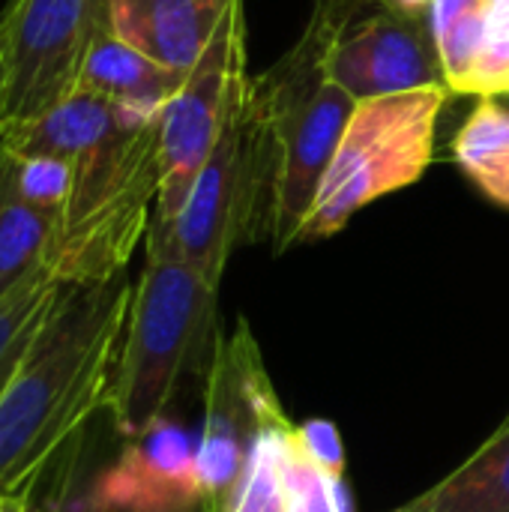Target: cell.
Instances as JSON below:
<instances>
[{
    "label": "cell",
    "mask_w": 509,
    "mask_h": 512,
    "mask_svg": "<svg viewBox=\"0 0 509 512\" xmlns=\"http://www.w3.org/2000/svg\"><path fill=\"white\" fill-rule=\"evenodd\" d=\"M135 285L60 282L0 399V501L18 504L48 462L111 405Z\"/></svg>",
    "instance_id": "obj_1"
},
{
    "label": "cell",
    "mask_w": 509,
    "mask_h": 512,
    "mask_svg": "<svg viewBox=\"0 0 509 512\" xmlns=\"http://www.w3.org/2000/svg\"><path fill=\"white\" fill-rule=\"evenodd\" d=\"M279 147L276 129L255 96L252 75L240 72L219 138L168 225L147 228V243L162 246L219 288L225 264L240 243L270 240Z\"/></svg>",
    "instance_id": "obj_2"
},
{
    "label": "cell",
    "mask_w": 509,
    "mask_h": 512,
    "mask_svg": "<svg viewBox=\"0 0 509 512\" xmlns=\"http://www.w3.org/2000/svg\"><path fill=\"white\" fill-rule=\"evenodd\" d=\"M162 111H129L123 123L81 153L48 255L57 282H102L126 273L147 237L162 186Z\"/></svg>",
    "instance_id": "obj_3"
},
{
    "label": "cell",
    "mask_w": 509,
    "mask_h": 512,
    "mask_svg": "<svg viewBox=\"0 0 509 512\" xmlns=\"http://www.w3.org/2000/svg\"><path fill=\"white\" fill-rule=\"evenodd\" d=\"M216 291L183 258L147 243L108 405L123 441H141L165 420L177 381L213 324Z\"/></svg>",
    "instance_id": "obj_4"
},
{
    "label": "cell",
    "mask_w": 509,
    "mask_h": 512,
    "mask_svg": "<svg viewBox=\"0 0 509 512\" xmlns=\"http://www.w3.org/2000/svg\"><path fill=\"white\" fill-rule=\"evenodd\" d=\"M450 87H417L360 99L297 243L339 234L366 204L417 183L435 153V129Z\"/></svg>",
    "instance_id": "obj_5"
},
{
    "label": "cell",
    "mask_w": 509,
    "mask_h": 512,
    "mask_svg": "<svg viewBox=\"0 0 509 512\" xmlns=\"http://www.w3.org/2000/svg\"><path fill=\"white\" fill-rule=\"evenodd\" d=\"M252 87L276 129L279 168L270 246L273 252H285L297 246L357 99L327 72L267 69L252 78Z\"/></svg>",
    "instance_id": "obj_6"
},
{
    "label": "cell",
    "mask_w": 509,
    "mask_h": 512,
    "mask_svg": "<svg viewBox=\"0 0 509 512\" xmlns=\"http://www.w3.org/2000/svg\"><path fill=\"white\" fill-rule=\"evenodd\" d=\"M108 24V0H9L0 15V132L33 123L75 96L90 45Z\"/></svg>",
    "instance_id": "obj_7"
},
{
    "label": "cell",
    "mask_w": 509,
    "mask_h": 512,
    "mask_svg": "<svg viewBox=\"0 0 509 512\" xmlns=\"http://www.w3.org/2000/svg\"><path fill=\"white\" fill-rule=\"evenodd\" d=\"M288 420L249 324L240 318L216 342L204 390V429L195 447L201 495L210 512H228L258 435Z\"/></svg>",
    "instance_id": "obj_8"
},
{
    "label": "cell",
    "mask_w": 509,
    "mask_h": 512,
    "mask_svg": "<svg viewBox=\"0 0 509 512\" xmlns=\"http://www.w3.org/2000/svg\"><path fill=\"white\" fill-rule=\"evenodd\" d=\"M240 72H246V12L243 0H231L207 51L186 72L177 96L162 108V186L150 219L153 225H168L183 210L219 138Z\"/></svg>",
    "instance_id": "obj_9"
},
{
    "label": "cell",
    "mask_w": 509,
    "mask_h": 512,
    "mask_svg": "<svg viewBox=\"0 0 509 512\" xmlns=\"http://www.w3.org/2000/svg\"><path fill=\"white\" fill-rule=\"evenodd\" d=\"M330 78L357 102L417 87H447L429 12L381 6L366 21L357 18L330 57Z\"/></svg>",
    "instance_id": "obj_10"
},
{
    "label": "cell",
    "mask_w": 509,
    "mask_h": 512,
    "mask_svg": "<svg viewBox=\"0 0 509 512\" xmlns=\"http://www.w3.org/2000/svg\"><path fill=\"white\" fill-rule=\"evenodd\" d=\"M429 21L450 93L509 96V0H432Z\"/></svg>",
    "instance_id": "obj_11"
},
{
    "label": "cell",
    "mask_w": 509,
    "mask_h": 512,
    "mask_svg": "<svg viewBox=\"0 0 509 512\" xmlns=\"http://www.w3.org/2000/svg\"><path fill=\"white\" fill-rule=\"evenodd\" d=\"M228 6L231 0H108L114 36L174 72L201 60Z\"/></svg>",
    "instance_id": "obj_12"
},
{
    "label": "cell",
    "mask_w": 509,
    "mask_h": 512,
    "mask_svg": "<svg viewBox=\"0 0 509 512\" xmlns=\"http://www.w3.org/2000/svg\"><path fill=\"white\" fill-rule=\"evenodd\" d=\"M39 477H51L54 492L36 512H210L204 501L174 498L135 483L120 459L87 474L81 435H75Z\"/></svg>",
    "instance_id": "obj_13"
},
{
    "label": "cell",
    "mask_w": 509,
    "mask_h": 512,
    "mask_svg": "<svg viewBox=\"0 0 509 512\" xmlns=\"http://www.w3.org/2000/svg\"><path fill=\"white\" fill-rule=\"evenodd\" d=\"M60 210L39 201L24 183V162L0 147V300L24 279L48 270Z\"/></svg>",
    "instance_id": "obj_14"
},
{
    "label": "cell",
    "mask_w": 509,
    "mask_h": 512,
    "mask_svg": "<svg viewBox=\"0 0 509 512\" xmlns=\"http://www.w3.org/2000/svg\"><path fill=\"white\" fill-rule=\"evenodd\" d=\"M186 72L165 69L114 36L111 24L90 45L78 90L96 93L126 111L159 114L183 87Z\"/></svg>",
    "instance_id": "obj_15"
},
{
    "label": "cell",
    "mask_w": 509,
    "mask_h": 512,
    "mask_svg": "<svg viewBox=\"0 0 509 512\" xmlns=\"http://www.w3.org/2000/svg\"><path fill=\"white\" fill-rule=\"evenodd\" d=\"M129 111L96 96L87 90H78L72 99L48 111L45 117L9 126L0 132V147L21 159H57L72 165L81 153H87L93 144H99L105 135H111Z\"/></svg>",
    "instance_id": "obj_16"
},
{
    "label": "cell",
    "mask_w": 509,
    "mask_h": 512,
    "mask_svg": "<svg viewBox=\"0 0 509 512\" xmlns=\"http://www.w3.org/2000/svg\"><path fill=\"white\" fill-rule=\"evenodd\" d=\"M387 512H509V417L453 474Z\"/></svg>",
    "instance_id": "obj_17"
},
{
    "label": "cell",
    "mask_w": 509,
    "mask_h": 512,
    "mask_svg": "<svg viewBox=\"0 0 509 512\" xmlns=\"http://www.w3.org/2000/svg\"><path fill=\"white\" fill-rule=\"evenodd\" d=\"M453 159L489 201L509 210V111L501 99H477L453 138Z\"/></svg>",
    "instance_id": "obj_18"
},
{
    "label": "cell",
    "mask_w": 509,
    "mask_h": 512,
    "mask_svg": "<svg viewBox=\"0 0 509 512\" xmlns=\"http://www.w3.org/2000/svg\"><path fill=\"white\" fill-rule=\"evenodd\" d=\"M57 285L60 282L48 270H39L0 300V399L45 324Z\"/></svg>",
    "instance_id": "obj_19"
},
{
    "label": "cell",
    "mask_w": 509,
    "mask_h": 512,
    "mask_svg": "<svg viewBox=\"0 0 509 512\" xmlns=\"http://www.w3.org/2000/svg\"><path fill=\"white\" fill-rule=\"evenodd\" d=\"M294 429L288 432L279 459L282 512H354L345 474H333L324 465H318L300 447Z\"/></svg>",
    "instance_id": "obj_20"
},
{
    "label": "cell",
    "mask_w": 509,
    "mask_h": 512,
    "mask_svg": "<svg viewBox=\"0 0 509 512\" xmlns=\"http://www.w3.org/2000/svg\"><path fill=\"white\" fill-rule=\"evenodd\" d=\"M294 432H297L300 447L318 465H324L333 474H345V450H342L339 429L333 423H327V420H309V423L297 426Z\"/></svg>",
    "instance_id": "obj_21"
},
{
    "label": "cell",
    "mask_w": 509,
    "mask_h": 512,
    "mask_svg": "<svg viewBox=\"0 0 509 512\" xmlns=\"http://www.w3.org/2000/svg\"><path fill=\"white\" fill-rule=\"evenodd\" d=\"M381 6H393V9H402V12H429L432 0H375Z\"/></svg>",
    "instance_id": "obj_22"
},
{
    "label": "cell",
    "mask_w": 509,
    "mask_h": 512,
    "mask_svg": "<svg viewBox=\"0 0 509 512\" xmlns=\"http://www.w3.org/2000/svg\"><path fill=\"white\" fill-rule=\"evenodd\" d=\"M0 96H3V30H0Z\"/></svg>",
    "instance_id": "obj_23"
},
{
    "label": "cell",
    "mask_w": 509,
    "mask_h": 512,
    "mask_svg": "<svg viewBox=\"0 0 509 512\" xmlns=\"http://www.w3.org/2000/svg\"><path fill=\"white\" fill-rule=\"evenodd\" d=\"M495 99H501V102L507 105V111H509V96H495Z\"/></svg>",
    "instance_id": "obj_24"
},
{
    "label": "cell",
    "mask_w": 509,
    "mask_h": 512,
    "mask_svg": "<svg viewBox=\"0 0 509 512\" xmlns=\"http://www.w3.org/2000/svg\"><path fill=\"white\" fill-rule=\"evenodd\" d=\"M6 510V501H0V512Z\"/></svg>",
    "instance_id": "obj_25"
},
{
    "label": "cell",
    "mask_w": 509,
    "mask_h": 512,
    "mask_svg": "<svg viewBox=\"0 0 509 512\" xmlns=\"http://www.w3.org/2000/svg\"><path fill=\"white\" fill-rule=\"evenodd\" d=\"M267 512H282V510H267Z\"/></svg>",
    "instance_id": "obj_26"
}]
</instances>
